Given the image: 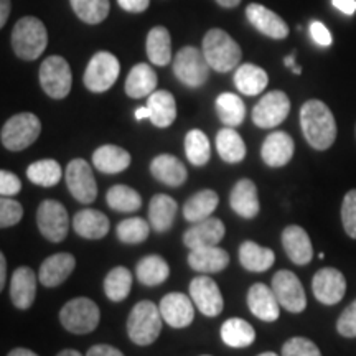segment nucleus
<instances>
[{
	"label": "nucleus",
	"mask_w": 356,
	"mask_h": 356,
	"mask_svg": "<svg viewBox=\"0 0 356 356\" xmlns=\"http://www.w3.org/2000/svg\"><path fill=\"white\" fill-rule=\"evenodd\" d=\"M269 76L261 66L252 63H244L236 70L234 73V86L238 88L239 92L244 96H257L264 91Z\"/></svg>",
	"instance_id": "obj_32"
},
{
	"label": "nucleus",
	"mask_w": 356,
	"mask_h": 356,
	"mask_svg": "<svg viewBox=\"0 0 356 356\" xmlns=\"http://www.w3.org/2000/svg\"><path fill=\"white\" fill-rule=\"evenodd\" d=\"M150 173H152L155 180L167 186H181L186 181V177H188L184 162H180V159L170 154L157 155L150 162Z\"/></svg>",
	"instance_id": "obj_26"
},
{
	"label": "nucleus",
	"mask_w": 356,
	"mask_h": 356,
	"mask_svg": "<svg viewBox=\"0 0 356 356\" xmlns=\"http://www.w3.org/2000/svg\"><path fill=\"white\" fill-rule=\"evenodd\" d=\"M163 317L159 305L150 300H142L134 305L127 318V335L132 343L149 346L157 340L162 332Z\"/></svg>",
	"instance_id": "obj_3"
},
{
	"label": "nucleus",
	"mask_w": 356,
	"mask_h": 356,
	"mask_svg": "<svg viewBox=\"0 0 356 356\" xmlns=\"http://www.w3.org/2000/svg\"><path fill=\"white\" fill-rule=\"evenodd\" d=\"M147 108L150 113V121L155 127L165 129L170 127L177 119V102L172 92L165 91H154L147 97Z\"/></svg>",
	"instance_id": "obj_28"
},
{
	"label": "nucleus",
	"mask_w": 356,
	"mask_h": 356,
	"mask_svg": "<svg viewBox=\"0 0 356 356\" xmlns=\"http://www.w3.org/2000/svg\"><path fill=\"white\" fill-rule=\"evenodd\" d=\"M292 73H293V74H300V73H302V68H300V66L296 65V66H293V68H292Z\"/></svg>",
	"instance_id": "obj_62"
},
{
	"label": "nucleus",
	"mask_w": 356,
	"mask_h": 356,
	"mask_svg": "<svg viewBox=\"0 0 356 356\" xmlns=\"http://www.w3.org/2000/svg\"><path fill=\"white\" fill-rule=\"evenodd\" d=\"M337 330L345 338H356V300L341 312L337 322Z\"/></svg>",
	"instance_id": "obj_49"
},
{
	"label": "nucleus",
	"mask_w": 356,
	"mask_h": 356,
	"mask_svg": "<svg viewBox=\"0 0 356 356\" xmlns=\"http://www.w3.org/2000/svg\"><path fill=\"white\" fill-rule=\"evenodd\" d=\"M6 279H7V259L6 256L0 254V289H3V286H6Z\"/></svg>",
	"instance_id": "obj_56"
},
{
	"label": "nucleus",
	"mask_w": 356,
	"mask_h": 356,
	"mask_svg": "<svg viewBox=\"0 0 356 356\" xmlns=\"http://www.w3.org/2000/svg\"><path fill=\"white\" fill-rule=\"evenodd\" d=\"M275 254L273 249L262 248L254 241H244L239 248V262L249 273H266L273 267Z\"/></svg>",
	"instance_id": "obj_33"
},
{
	"label": "nucleus",
	"mask_w": 356,
	"mask_h": 356,
	"mask_svg": "<svg viewBox=\"0 0 356 356\" xmlns=\"http://www.w3.org/2000/svg\"><path fill=\"white\" fill-rule=\"evenodd\" d=\"M216 149L226 163H239L246 157V144L233 127H225L218 131Z\"/></svg>",
	"instance_id": "obj_37"
},
{
	"label": "nucleus",
	"mask_w": 356,
	"mask_h": 356,
	"mask_svg": "<svg viewBox=\"0 0 356 356\" xmlns=\"http://www.w3.org/2000/svg\"><path fill=\"white\" fill-rule=\"evenodd\" d=\"M300 127L315 150H327L337 139V122L330 108L318 99L307 101L300 109Z\"/></svg>",
	"instance_id": "obj_1"
},
{
	"label": "nucleus",
	"mask_w": 356,
	"mask_h": 356,
	"mask_svg": "<svg viewBox=\"0 0 356 356\" xmlns=\"http://www.w3.org/2000/svg\"><path fill=\"white\" fill-rule=\"evenodd\" d=\"M37 225L44 239L61 243L70 231L68 211L56 200H44L37 210Z\"/></svg>",
	"instance_id": "obj_10"
},
{
	"label": "nucleus",
	"mask_w": 356,
	"mask_h": 356,
	"mask_svg": "<svg viewBox=\"0 0 356 356\" xmlns=\"http://www.w3.org/2000/svg\"><path fill=\"white\" fill-rule=\"evenodd\" d=\"M282 248L289 259L297 266H307L314 257V248L302 226L291 225L282 231Z\"/></svg>",
	"instance_id": "obj_24"
},
{
	"label": "nucleus",
	"mask_w": 356,
	"mask_h": 356,
	"mask_svg": "<svg viewBox=\"0 0 356 356\" xmlns=\"http://www.w3.org/2000/svg\"><path fill=\"white\" fill-rule=\"evenodd\" d=\"M178 204L172 197L165 193L154 195L149 204V221L154 231L165 233L173 226Z\"/></svg>",
	"instance_id": "obj_31"
},
{
	"label": "nucleus",
	"mask_w": 356,
	"mask_h": 356,
	"mask_svg": "<svg viewBox=\"0 0 356 356\" xmlns=\"http://www.w3.org/2000/svg\"><path fill=\"white\" fill-rule=\"evenodd\" d=\"M22 181L15 173L2 170L0 172V193L2 197H13V195L20 193Z\"/></svg>",
	"instance_id": "obj_50"
},
{
	"label": "nucleus",
	"mask_w": 356,
	"mask_h": 356,
	"mask_svg": "<svg viewBox=\"0 0 356 356\" xmlns=\"http://www.w3.org/2000/svg\"><path fill=\"white\" fill-rule=\"evenodd\" d=\"M37 275L29 266H22L12 274L10 300L19 310H26L33 305L37 297Z\"/></svg>",
	"instance_id": "obj_23"
},
{
	"label": "nucleus",
	"mask_w": 356,
	"mask_h": 356,
	"mask_svg": "<svg viewBox=\"0 0 356 356\" xmlns=\"http://www.w3.org/2000/svg\"><path fill=\"white\" fill-rule=\"evenodd\" d=\"M78 19L88 25H97L109 15V0H70Z\"/></svg>",
	"instance_id": "obj_44"
},
{
	"label": "nucleus",
	"mask_w": 356,
	"mask_h": 356,
	"mask_svg": "<svg viewBox=\"0 0 356 356\" xmlns=\"http://www.w3.org/2000/svg\"><path fill=\"white\" fill-rule=\"evenodd\" d=\"M61 172L60 163L53 159H44L38 160V162H33L32 165L26 168V177L32 181L33 185L44 186V188H50V186H55L60 184Z\"/></svg>",
	"instance_id": "obj_40"
},
{
	"label": "nucleus",
	"mask_w": 356,
	"mask_h": 356,
	"mask_svg": "<svg viewBox=\"0 0 356 356\" xmlns=\"http://www.w3.org/2000/svg\"><path fill=\"white\" fill-rule=\"evenodd\" d=\"M221 340L231 348H246L256 340L254 328L243 318H229L221 325Z\"/></svg>",
	"instance_id": "obj_38"
},
{
	"label": "nucleus",
	"mask_w": 356,
	"mask_h": 356,
	"mask_svg": "<svg viewBox=\"0 0 356 356\" xmlns=\"http://www.w3.org/2000/svg\"><path fill=\"white\" fill-rule=\"evenodd\" d=\"M185 154L191 165L203 167L210 162L211 149L210 140L200 129H191L185 137Z\"/></svg>",
	"instance_id": "obj_43"
},
{
	"label": "nucleus",
	"mask_w": 356,
	"mask_h": 356,
	"mask_svg": "<svg viewBox=\"0 0 356 356\" xmlns=\"http://www.w3.org/2000/svg\"><path fill=\"white\" fill-rule=\"evenodd\" d=\"M10 38L13 53L25 61L37 60L48 47L47 26L37 17H24L17 22Z\"/></svg>",
	"instance_id": "obj_2"
},
{
	"label": "nucleus",
	"mask_w": 356,
	"mask_h": 356,
	"mask_svg": "<svg viewBox=\"0 0 356 356\" xmlns=\"http://www.w3.org/2000/svg\"><path fill=\"white\" fill-rule=\"evenodd\" d=\"M121 73L119 60L109 51H97L84 71V86L91 92H106L114 86Z\"/></svg>",
	"instance_id": "obj_8"
},
{
	"label": "nucleus",
	"mask_w": 356,
	"mask_h": 356,
	"mask_svg": "<svg viewBox=\"0 0 356 356\" xmlns=\"http://www.w3.org/2000/svg\"><path fill=\"white\" fill-rule=\"evenodd\" d=\"M341 222L346 234L356 239V190H350L341 203Z\"/></svg>",
	"instance_id": "obj_48"
},
{
	"label": "nucleus",
	"mask_w": 356,
	"mask_h": 356,
	"mask_svg": "<svg viewBox=\"0 0 356 356\" xmlns=\"http://www.w3.org/2000/svg\"><path fill=\"white\" fill-rule=\"evenodd\" d=\"M188 296L180 292H170L160 300V314L172 328H185L191 325L195 318V304H191Z\"/></svg>",
	"instance_id": "obj_16"
},
{
	"label": "nucleus",
	"mask_w": 356,
	"mask_h": 356,
	"mask_svg": "<svg viewBox=\"0 0 356 356\" xmlns=\"http://www.w3.org/2000/svg\"><path fill=\"white\" fill-rule=\"evenodd\" d=\"M124 89L132 99L149 97L157 89V73L147 63L136 65L129 73Z\"/></svg>",
	"instance_id": "obj_30"
},
{
	"label": "nucleus",
	"mask_w": 356,
	"mask_h": 356,
	"mask_svg": "<svg viewBox=\"0 0 356 356\" xmlns=\"http://www.w3.org/2000/svg\"><path fill=\"white\" fill-rule=\"evenodd\" d=\"M24 218V208L19 202L10 197H2L0 200V228H10L19 225Z\"/></svg>",
	"instance_id": "obj_47"
},
{
	"label": "nucleus",
	"mask_w": 356,
	"mask_h": 356,
	"mask_svg": "<svg viewBox=\"0 0 356 356\" xmlns=\"http://www.w3.org/2000/svg\"><path fill=\"white\" fill-rule=\"evenodd\" d=\"M225 222L218 218H207L198 222H191V228L185 231L184 244L188 249H197L204 246H218L225 238Z\"/></svg>",
	"instance_id": "obj_17"
},
{
	"label": "nucleus",
	"mask_w": 356,
	"mask_h": 356,
	"mask_svg": "<svg viewBox=\"0 0 356 356\" xmlns=\"http://www.w3.org/2000/svg\"><path fill=\"white\" fill-rule=\"evenodd\" d=\"M190 296L195 307L207 317H218L225 307L220 287L215 280L207 275H198L191 280Z\"/></svg>",
	"instance_id": "obj_15"
},
{
	"label": "nucleus",
	"mask_w": 356,
	"mask_h": 356,
	"mask_svg": "<svg viewBox=\"0 0 356 356\" xmlns=\"http://www.w3.org/2000/svg\"><path fill=\"white\" fill-rule=\"evenodd\" d=\"M173 73L185 86L197 89L210 76V65L198 48L184 47L173 58Z\"/></svg>",
	"instance_id": "obj_7"
},
{
	"label": "nucleus",
	"mask_w": 356,
	"mask_h": 356,
	"mask_svg": "<svg viewBox=\"0 0 356 356\" xmlns=\"http://www.w3.org/2000/svg\"><path fill=\"white\" fill-rule=\"evenodd\" d=\"M66 185H68L70 193L79 203L89 204L97 197V185L92 175L91 165L83 159L71 160L66 167Z\"/></svg>",
	"instance_id": "obj_12"
},
{
	"label": "nucleus",
	"mask_w": 356,
	"mask_h": 356,
	"mask_svg": "<svg viewBox=\"0 0 356 356\" xmlns=\"http://www.w3.org/2000/svg\"><path fill=\"white\" fill-rule=\"evenodd\" d=\"M248 307L251 314L262 322H275L280 315V309H282L273 289L261 282L249 289Z\"/></svg>",
	"instance_id": "obj_19"
},
{
	"label": "nucleus",
	"mask_w": 356,
	"mask_h": 356,
	"mask_svg": "<svg viewBox=\"0 0 356 356\" xmlns=\"http://www.w3.org/2000/svg\"><path fill=\"white\" fill-rule=\"evenodd\" d=\"M312 289L320 304L335 305L345 297L346 279L335 267H323L312 279Z\"/></svg>",
	"instance_id": "obj_14"
},
{
	"label": "nucleus",
	"mask_w": 356,
	"mask_h": 356,
	"mask_svg": "<svg viewBox=\"0 0 356 356\" xmlns=\"http://www.w3.org/2000/svg\"><path fill=\"white\" fill-rule=\"evenodd\" d=\"M218 6L225 7V8H234L241 3V0H216Z\"/></svg>",
	"instance_id": "obj_59"
},
{
	"label": "nucleus",
	"mask_w": 356,
	"mask_h": 356,
	"mask_svg": "<svg viewBox=\"0 0 356 356\" xmlns=\"http://www.w3.org/2000/svg\"><path fill=\"white\" fill-rule=\"evenodd\" d=\"M118 3L122 10L131 13H140L149 8L150 0H118Z\"/></svg>",
	"instance_id": "obj_52"
},
{
	"label": "nucleus",
	"mask_w": 356,
	"mask_h": 356,
	"mask_svg": "<svg viewBox=\"0 0 356 356\" xmlns=\"http://www.w3.org/2000/svg\"><path fill=\"white\" fill-rule=\"evenodd\" d=\"M203 55L211 70L228 73L241 61V47L225 30L211 29L203 38Z\"/></svg>",
	"instance_id": "obj_4"
},
{
	"label": "nucleus",
	"mask_w": 356,
	"mask_h": 356,
	"mask_svg": "<svg viewBox=\"0 0 356 356\" xmlns=\"http://www.w3.org/2000/svg\"><path fill=\"white\" fill-rule=\"evenodd\" d=\"M273 291L279 304L291 314H300L307 307V296L300 279L291 270H279L273 277Z\"/></svg>",
	"instance_id": "obj_13"
},
{
	"label": "nucleus",
	"mask_w": 356,
	"mask_h": 356,
	"mask_svg": "<svg viewBox=\"0 0 356 356\" xmlns=\"http://www.w3.org/2000/svg\"><path fill=\"white\" fill-rule=\"evenodd\" d=\"M220 204V197L213 190H202L195 193L193 197L186 200L184 204V216L188 222H198L207 220L213 215Z\"/></svg>",
	"instance_id": "obj_34"
},
{
	"label": "nucleus",
	"mask_w": 356,
	"mask_h": 356,
	"mask_svg": "<svg viewBox=\"0 0 356 356\" xmlns=\"http://www.w3.org/2000/svg\"><path fill=\"white\" fill-rule=\"evenodd\" d=\"M7 356H38V355L33 353V351L29 348H15V350H12Z\"/></svg>",
	"instance_id": "obj_57"
},
{
	"label": "nucleus",
	"mask_w": 356,
	"mask_h": 356,
	"mask_svg": "<svg viewBox=\"0 0 356 356\" xmlns=\"http://www.w3.org/2000/svg\"><path fill=\"white\" fill-rule=\"evenodd\" d=\"M229 204L231 210L236 215L244 218V220L256 218L261 210V204L254 181L249 180V178H243V180L236 181V185L229 193Z\"/></svg>",
	"instance_id": "obj_22"
},
{
	"label": "nucleus",
	"mask_w": 356,
	"mask_h": 356,
	"mask_svg": "<svg viewBox=\"0 0 356 356\" xmlns=\"http://www.w3.org/2000/svg\"><path fill=\"white\" fill-rule=\"evenodd\" d=\"M73 228L84 239H101L109 233L111 225L104 213L88 208L74 215Z\"/></svg>",
	"instance_id": "obj_29"
},
{
	"label": "nucleus",
	"mask_w": 356,
	"mask_h": 356,
	"mask_svg": "<svg viewBox=\"0 0 356 356\" xmlns=\"http://www.w3.org/2000/svg\"><path fill=\"white\" fill-rule=\"evenodd\" d=\"M56 356H83V355L76 350H63V351H60Z\"/></svg>",
	"instance_id": "obj_60"
},
{
	"label": "nucleus",
	"mask_w": 356,
	"mask_h": 356,
	"mask_svg": "<svg viewBox=\"0 0 356 356\" xmlns=\"http://www.w3.org/2000/svg\"><path fill=\"white\" fill-rule=\"evenodd\" d=\"M257 356H279V355L273 353V351H266V353H261V355H257Z\"/></svg>",
	"instance_id": "obj_63"
},
{
	"label": "nucleus",
	"mask_w": 356,
	"mask_h": 356,
	"mask_svg": "<svg viewBox=\"0 0 356 356\" xmlns=\"http://www.w3.org/2000/svg\"><path fill=\"white\" fill-rule=\"evenodd\" d=\"M76 259L70 252H56L42 262L38 270V280L44 287H58L73 274Z\"/></svg>",
	"instance_id": "obj_21"
},
{
	"label": "nucleus",
	"mask_w": 356,
	"mask_h": 356,
	"mask_svg": "<svg viewBox=\"0 0 356 356\" xmlns=\"http://www.w3.org/2000/svg\"><path fill=\"white\" fill-rule=\"evenodd\" d=\"M203 356H210V355H203Z\"/></svg>",
	"instance_id": "obj_64"
},
{
	"label": "nucleus",
	"mask_w": 356,
	"mask_h": 356,
	"mask_svg": "<svg viewBox=\"0 0 356 356\" xmlns=\"http://www.w3.org/2000/svg\"><path fill=\"white\" fill-rule=\"evenodd\" d=\"M282 356H322V353L309 338L293 337L284 343Z\"/></svg>",
	"instance_id": "obj_46"
},
{
	"label": "nucleus",
	"mask_w": 356,
	"mask_h": 356,
	"mask_svg": "<svg viewBox=\"0 0 356 356\" xmlns=\"http://www.w3.org/2000/svg\"><path fill=\"white\" fill-rule=\"evenodd\" d=\"M132 289V274L126 267L118 266L104 279L106 297L113 302H122L127 299L129 292Z\"/></svg>",
	"instance_id": "obj_42"
},
{
	"label": "nucleus",
	"mask_w": 356,
	"mask_h": 356,
	"mask_svg": "<svg viewBox=\"0 0 356 356\" xmlns=\"http://www.w3.org/2000/svg\"><path fill=\"white\" fill-rule=\"evenodd\" d=\"M147 56L155 66H167L172 61V38L165 26H154L147 35Z\"/></svg>",
	"instance_id": "obj_35"
},
{
	"label": "nucleus",
	"mask_w": 356,
	"mask_h": 356,
	"mask_svg": "<svg viewBox=\"0 0 356 356\" xmlns=\"http://www.w3.org/2000/svg\"><path fill=\"white\" fill-rule=\"evenodd\" d=\"M150 118V113H149V108L144 106V108H139L136 111V119L137 121H144V119H149Z\"/></svg>",
	"instance_id": "obj_58"
},
{
	"label": "nucleus",
	"mask_w": 356,
	"mask_h": 356,
	"mask_svg": "<svg viewBox=\"0 0 356 356\" xmlns=\"http://www.w3.org/2000/svg\"><path fill=\"white\" fill-rule=\"evenodd\" d=\"M216 113L226 127H238L246 118V106L234 92H222L216 97Z\"/></svg>",
	"instance_id": "obj_39"
},
{
	"label": "nucleus",
	"mask_w": 356,
	"mask_h": 356,
	"mask_svg": "<svg viewBox=\"0 0 356 356\" xmlns=\"http://www.w3.org/2000/svg\"><path fill=\"white\" fill-rule=\"evenodd\" d=\"M38 78L43 91L53 99H65L70 95L73 76L68 61L63 56H48L40 66Z\"/></svg>",
	"instance_id": "obj_9"
},
{
	"label": "nucleus",
	"mask_w": 356,
	"mask_h": 356,
	"mask_svg": "<svg viewBox=\"0 0 356 356\" xmlns=\"http://www.w3.org/2000/svg\"><path fill=\"white\" fill-rule=\"evenodd\" d=\"M106 202L109 208L119 213H134L142 207V197L136 190L127 185H114L111 186Z\"/></svg>",
	"instance_id": "obj_41"
},
{
	"label": "nucleus",
	"mask_w": 356,
	"mask_h": 356,
	"mask_svg": "<svg viewBox=\"0 0 356 356\" xmlns=\"http://www.w3.org/2000/svg\"><path fill=\"white\" fill-rule=\"evenodd\" d=\"M246 17L257 32H261L266 37L274 40H284L289 35V25L284 22L277 13L269 10L259 3H251L246 8Z\"/></svg>",
	"instance_id": "obj_18"
},
{
	"label": "nucleus",
	"mask_w": 356,
	"mask_h": 356,
	"mask_svg": "<svg viewBox=\"0 0 356 356\" xmlns=\"http://www.w3.org/2000/svg\"><path fill=\"white\" fill-rule=\"evenodd\" d=\"M131 160V154L126 149L113 144L101 145L92 154V165L101 173H108V175H115V173L127 170Z\"/></svg>",
	"instance_id": "obj_27"
},
{
	"label": "nucleus",
	"mask_w": 356,
	"mask_h": 356,
	"mask_svg": "<svg viewBox=\"0 0 356 356\" xmlns=\"http://www.w3.org/2000/svg\"><path fill=\"white\" fill-rule=\"evenodd\" d=\"M115 234H118L119 241L126 244H140L149 238L150 225L142 218H127L119 222Z\"/></svg>",
	"instance_id": "obj_45"
},
{
	"label": "nucleus",
	"mask_w": 356,
	"mask_h": 356,
	"mask_svg": "<svg viewBox=\"0 0 356 356\" xmlns=\"http://www.w3.org/2000/svg\"><path fill=\"white\" fill-rule=\"evenodd\" d=\"M86 356H124L121 350L111 345H95L88 350Z\"/></svg>",
	"instance_id": "obj_53"
},
{
	"label": "nucleus",
	"mask_w": 356,
	"mask_h": 356,
	"mask_svg": "<svg viewBox=\"0 0 356 356\" xmlns=\"http://www.w3.org/2000/svg\"><path fill=\"white\" fill-rule=\"evenodd\" d=\"M10 13V0H0V26H6Z\"/></svg>",
	"instance_id": "obj_55"
},
{
	"label": "nucleus",
	"mask_w": 356,
	"mask_h": 356,
	"mask_svg": "<svg viewBox=\"0 0 356 356\" xmlns=\"http://www.w3.org/2000/svg\"><path fill=\"white\" fill-rule=\"evenodd\" d=\"M101 310L95 300L88 297H76L66 302L60 310V322L70 333L86 335L95 332L99 325Z\"/></svg>",
	"instance_id": "obj_5"
},
{
	"label": "nucleus",
	"mask_w": 356,
	"mask_h": 356,
	"mask_svg": "<svg viewBox=\"0 0 356 356\" xmlns=\"http://www.w3.org/2000/svg\"><path fill=\"white\" fill-rule=\"evenodd\" d=\"M229 264V254L220 246H204L190 249L188 266L202 274H216Z\"/></svg>",
	"instance_id": "obj_25"
},
{
	"label": "nucleus",
	"mask_w": 356,
	"mask_h": 356,
	"mask_svg": "<svg viewBox=\"0 0 356 356\" xmlns=\"http://www.w3.org/2000/svg\"><path fill=\"white\" fill-rule=\"evenodd\" d=\"M284 63H286V66H289V68L292 70L293 66H296V55H293V53L292 55H289L286 60H284Z\"/></svg>",
	"instance_id": "obj_61"
},
{
	"label": "nucleus",
	"mask_w": 356,
	"mask_h": 356,
	"mask_svg": "<svg viewBox=\"0 0 356 356\" xmlns=\"http://www.w3.org/2000/svg\"><path fill=\"white\" fill-rule=\"evenodd\" d=\"M168 274H170V267H168L163 257L157 254L142 257L136 266L137 279L147 287L160 286L168 279Z\"/></svg>",
	"instance_id": "obj_36"
},
{
	"label": "nucleus",
	"mask_w": 356,
	"mask_h": 356,
	"mask_svg": "<svg viewBox=\"0 0 356 356\" xmlns=\"http://www.w3.org/2000/svg\"><path fill=\"white\" fill-rule=\"evenodd\" d=\"M333 7L345 15H353L356 12V0H332Z\"/></svg>",
	"instance_id": "obj_54"
},
{
	"label": "nucleus",
	"mask_w": 356,
	"mask_h": 356,
	"mask_svg": "<svg viewBox=\"0 0 356 356\" xmlns=\"http://www.w3.org/2000/svg\"><path fill=\"white\" fill-rule=\"evenodd\" d=\"M296 144L287 132L277 131L266 137L264 144L261 147V157L266 165L279 168L287 165L293 157Z\"/></svg>",
	"instance_id": "obj_20"
},
{
	"label": "nucleus",
	"mask_w": 356,
	"mask_h": 356,
	"mask_svg": "<svg viewBox=\"0 0 356 356\" xmlns=\"http://www.w3.org/2000/svg\"><path fill=\"white\" fill-rule=\"evenodd\" d=\"M310 35L312 38H314V42L320 44V47H330L333 38H332V33L330 30L325 26L322 22H312L310 24Z\"/></svg>",
	"instance_id": "obj_51"
},
{
	"label": "nucleus",
	"mask_w": 356,
	"mask_h": 356,
	"mask_svg": "<svg viewBox=\"0 0 356 356\" xmlns=\"http://www.w3.org/2000/svg\"><path fill=\"white\" fill-rule=\"evenodd\" d=\"M42 132V122L37 115L32 113H20L12 115L8 121L3 124L2 132H0V140L7 150L12 152H20L30 147L38 139Z\"/></svg>",
	"instance_id": "obj_6"
},
{
	"label": "nucleus",
	"mask_w": 356,
	"mask_h": 356,
	"mask_svg": "<svg viewBox=\"0 0 356 356\" xmlns=\"http://www.w3.org/2000/svg\"><path fill=\"white\" fill-rule=\"evenodd\" d=\"M291 113V101L286 92L270 91L259 99L252 109V122L261 129L277 127Z\"/></svg>",
	"instance_id": "obj_11"
}]
</instances>
